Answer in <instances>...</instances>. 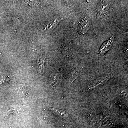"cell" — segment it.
Returning <instances> with one entry per match:
<instances>
[{
    "label": "cell",
    "mask_w": 128,
    "mask_h": 128,
    "mask_svg": "<svg viewBox=\"0 0 128 128\" xmlns=\"http://www.w3.org/2000/svg\"><path fill=\"white\" fill-rule=\"evenodd\" d=\"M109 79V77H106L105 78H102V79H100V80H98L96 82V83L94 85H92V86H91L90 87H89V88L90 89L91 88H94L97 87V86H100L101 84H102L104 82L108 80Z\"/></svg>",
    "instance_id": "obj_6"
},
{
    "label": "cell",
    "mask_w": 128,
    "mask_h": 128,
    "mask_svg": "<svg viewBox=\"0 0 128 128\" xmlns=\"http://www.w3.org/2000/svg\"><path fill=\"white\" fill-rule=\"evenodd\" d=\"M109 8V6L108 3L106 2L103 1L100 6L99 11L102 14H104L108 11Z\"/></svg>",
    "instance_id": "obj_5"
},
{
    "label": "cell",
    "mask_w": 128,
    "mask_h": 128,
    "mask_svg": "<svg viewBox=\"0 0 128 128\" xmlns=\"http://www.w3.org/2000/svg\"><path fill=\"white\" fill-rule=\"evenodd\" d=\"M89 22L87 20H83L80 23V32L82 34H84L89 28Z\"/></svg>",
    "instance_id": "obj_2"
},
{
    "label": "cell",
    "mask_w": 128,
    "mask_h": 128,
    "mask_svg": "<svg viewBox=\"0 0 128 128\" xmlns=\"http://www.w3.org/2000/svg\"><path fill=\"white\" fill-rule=\"evenodd\" d=\"M6 77L5 76H0V84H3L6 81Z\"/></svg>",
    "instance_id": "obj_8"
},
{
    "label": "cell",
    "mask_w": 128,
    "mask_h": 128,
    "mask_svg": "<svg viewBox=\"0 0 128 128\" xmlns=\"http://www.w3.org/2000/svg\"><path fill=\"white\" fill-rule=\"evenodd\" d=\"M114 38V36H113L109 40L105 42L102 44L99 52L100 54H105L110 49L112 46Z\"/></svg>",
    "instance_id": "obj_1"
},
{
    "label": "cell",
    "mask_w": 128,
    "mask_h": 128,
    "mask_svg": "<svg viewBox=\"0 0 128 128\" xmlns=\"http://www.w3.org/2000/svg\"><path fill=\"white\" fill-rule=\"evenodd\" d=\"M51 110L54 114L58 115V116H60L65 117L68 116V114L64 110L57 109V108H51Z\"/></svg>",
    "instance_id": "obj_4"
},
{
    "label": "cell",
    "mask_w": 128,
    "mask_h": 128,
    "mask_svg": "<svg viewBox=\"0 0 128 128\" xmlns=\"http://www.w3.org/2000/svg\"><path fill=\"white\" fill-rule=\"evenodd\" d=\"M46 56L44 57H40L38 61V69H39L40 73L41 74H43L44 72V64L46 60Z\"/></svg>",
    "instance_id": "obj_3"
},
{
    "label": "cell",
    "mask_w": 128,
    "mask_h": 128,
    "mask_svg": "<svg viewBox=\"0 0 128 128\" xmlns=\"http://www.w3.org/2000/svg\"><path fill=\"white\" fill-rule=\"evenodd\" d=\"M78 76V75L77 74V73H75L74 74H73V76H72L71 80H70V82H71V84H72L73 83V82L75 80Z\"/></svg>",
    "instance_id": "obj_7"
}]
</instances>
